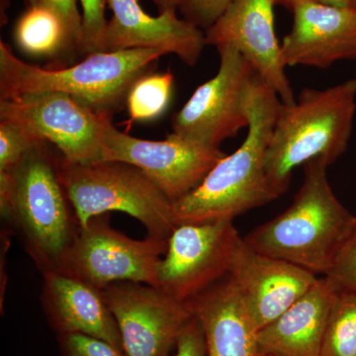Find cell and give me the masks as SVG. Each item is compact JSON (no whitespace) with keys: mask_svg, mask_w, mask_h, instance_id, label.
Wrapping results in <instances>:
<instances>
[{"mask_svg":"<svg viewBox=\"0 0 356 356\" xmlns=\"http://www.w3.org/2000/svg\"><path fill=\"white\" fill-rule=\"evenodd\" d=\"M248 134L191 193L173 203L177 226L234 221L248 211L280 197L267 177L266 154L281 100L255 74L245 92Z\"/></svg>","mask_w":356,"mask_h":356,"instance_id":"cell-1","label":"cell"},{"mask_svg":"<svg viewBox=\"0 0 356 356\" xmlns=\"http://www.w3.org/2000/svg\"><path fill=\"white\" fill-rule=\"evenodd\" d=\"M60 159L46 140L13 170L0 172V211L42 275L65 273L81 225L58 177Z\"/></svg>","mask_w":356,"mask_h":356,"instance_id":"cell-2","label":"cell"},{"mask_svg":"<svg viewBox=\"0 0 356 356\" xmlns=\"http://www.w3.org/2000/svg\"><path fill=\"white\" fill-rule=\"evenodd\" d=\"M323 159L303 165L304 180L291 205L243 238L261 254L327 275L355 217L339 202Z\"/></svg>","mask_w":356,"mask_h":356,"instance_id":"cell-3","label":"cell"},{"mask_svg":"<svg viewBox=\"0 0 356 356\" xmlns=\"http://www.w3.org/2000/svg\"><path fill=\"white\" fill-rule=\"evenodd\" d=\"M356 112V79L325 89L304 88L292 104L281 102L266 154V170L278 195L295 168L315 159L331 165L346 151Z\"/></svg>","mask_w":356,"mask_h":356,"instance_id":"cell-4","label":"cell"},{"mask_svg":"<svg viewBox=\"0 0 356 356\" xmlns=\"http://www.w3.org/2000/svg\"><path fill=\"white\" fill-rule=\"evenodd\" d=\"M163 51L131 49L90 54L65 69L28 64L0 41V99L37 92L72 96L98 113L113 117L126 106L131 88L151 72Z\"/></svg>","mask_w":356,"mask_h":356,"instance_id":"cell-5","label":"cell"},{"mask_svg":"<svg viewBox=\"0 0 356 356\" xmlns=\"http://www.w3.org/2000/svg\"><path fill=\"white\" fill-rule=\"evenodd\" d=\"M58 177L79 225L111 211L137 219L147 235L168 240L177 228L173 201L135 165L122 161L69 163L60 159Z\"/></svg>","mask_w":356,"mask_h":356,"instance_id":"cell-6","label":"cell"},{"mask_svg":"<svg viewBox=\"0 0 356 356\" xmlns=\"http://www.w3.org/2000/svg\"><path fill=\"white\" fill-rule=\"evenodd\" d=\"M0 121L17 124L55 145L65 163L86 165L104 161L112 118L72 96L49 91L0 99Z\"/></svg>","mask_w":356,"mask_h":356,"instance_id":"cell-7","label":"cell"},{"mask_svg":"<svg viewBox=\"0 0 356 356\" xmlns=\"http://www.w3.org/2000/svg\"><path fill=\"white\" fill-rule=\"evenodd\" d=\"M168 243L149 235L144 240H133L112 228L109 214L99 215L79 229L65 273L100 291L121 281L156 286L159 264Z\"/></svg>","mask_w":356,"mask_h":356,"instance_id":"cell-8","label":"cell"},{"mask_svg":"<svg viewBox=\"0 0 356 356\" xmlns=\"http://www.w3.org/2000/svg\"><path fill=\"white\" fill-rule=\"evenodd\" d=\"M217 51L220 67L216 76L201 84L172 120L173 135L210 147H219L225 140L248 129L245 92L257 74L232 47Z\"/></svg>","mask_w":356,"mask_h":356,"instance_id":"cell-9","label":"cell"},{"mask_svg":"<svg viewBox=\"0 0 356 356\" xmlns=\"http://www.w3.org/2000/svg\"><path fill=\"white\" fill-rule=\"evenodd\" d=\"M241 238L233 221L179 225L159 262L156 287L186 303L228 275Z\"/></svg>","mask_w":356,"mask_h":356,"instance_id":"cell-10","label":"cell"},{"mask_svg":"<svg viewBox=\"0 0 356 356\" xmlns=\"http://www.w3.org/2000/svg\"><path fill=\"white\" fill-rule=\"evenodd\" d=\"M102 294L118 325L124 356H170L193 318L187 303L153 285L121 281Z\"/></svg>","mask_w":356,"mask_h":356,"instance_id":"cell-11","label":"cell"},{"mask_svg":"<svg viewBox=\"0 0 356 356\" xmlns=\"http://www.w3.org/2000/svg\"><path fill=\"white\" fill-rule=\"evenodd\" d=\"M226 154L219 147L202 146L170 134L166 140L138 139L109 123L103 161L135 165L175 202L194 189Z\"/></svg>","mask_w":356,"mask_h":356,"instance_id":"cell-12","label":"cell"},{"mask_svg":"<svg viewBox=\"0 0 356 356\" xmlns=\"http://www.w3.org/2000/svg\"><path fill=\"white\" fill-rule=\"evenodd\" d=\"M276 0H232L226 10L205 31L206 44L232 47L280 96L281 102H296L288 79L281 44L276 36Z\"/></svg>","mask_w":356,"mask_h":356,"instance_id":"cell-13","label":"cell"},{"mask_svg":"<svg viewBox=\"0 0 356 356\" xmlns=\"http://www.w3.org/2000/svg\"><path fill=\"white\" fill-rule=\"evenodd\" d=\"M257 332L280 317L317 283L315 274L257 252L243 238L229 273Z\"/></svg>","mask_w":356,"mask_h":356,"instance_id":"cell-14","label":"cell"},{"mask_svg":"<svg viewBox=\"0 0 356 356\" xmlns=\"http://www.w3.org/2000/svg\"><path fill=\"white\" fill-rule=\"evenodd\" d=\"M111 9L100 51L131 49H154L166 55L173 54L185 65L197 64L206 44L205 32L168 10L151 16L143 10L138 0H106Z\"/></svg>","mask_w":356,"mask_h":356,"instance_id":"cell-15","label":"cell"},{"mask_svg":"<svg viewBox=\"0 0 356 356\" xmlns=\"http://www.w3.org/2000/svg\"><path fill=\"white\" fill-rule=\"evenodd\" d=\"M289 9L293 25L281 44L286 67L356 60V8L299 1Z\"/></svg>","mask_w":356,"mask_h":356,"instance_id":"cell-16","label":"cell"},{"mask_svg":"<svg viewBox=\"0 0 356 356\" xmlns=\"http://www.w3.org/2000/svg\"><path fill=\"white\" fill-rule=\"evenodd\" d=\"M41 302L58 336L81 334L102 339L123 353L118 325L100 290L67 273L43 274Z\"/></svg>","mask_w":356,"mask_h":356,"instance_id":"cell-17","label":"cell"},{"mask_svg":"<svg viewBox=\"0 0 356 356\" xmlns=\"http://www.w3.org/2000/svg\"><path fill=\"white\" fill-rule=\"evenodd\" d=\"M337 292L327 277L318 278L310 291L257 332V355L320 356Z\"/></svg>","mask_w":356,"mask_h":356,"instance_id":"cell-18","label":"cell"},{"mask_svg":"<svg viewBox=\"0 0 356 356\" xmlns=\"http://www.w3.org/2000/svg\"><path fill=\"white\" fill-rule=\"evenodd\" d=\"M202 325L207 356H254L257 334L229 274L186 302Z\"/></svg>","mask_w":356,"mask_h":356,"instance_id":"cell-19","label":"cell"},{"mask_svg":"<svg viewBox=\"0 0 356 356\" xmlns=\"http://www.w3.org/2000/svg\"><path fill=\"white\" fill-rule=\"evenodd\" d=\"M14 38L21 51L33 57L51 58L77 49L69 28L60 14L42 0H27Z\"/></svg>","mask_w":356,"mask_h":356,"instance_id":"cell-20","label":"cell"},{"mask_svg":"<svg viewBox=\"0 0 356 356\" xmlns=\"http://www.w3.org/2000/svg\"><path fill=\"white\" fill-rule=\"evenodd\" d=\"M320 356H356V294L337 292Z\"/></svg>","mask_w":356,"mask_h":356,"instance_id":"cell-21","label":"cell"},{"mask_svg":"<svg viewBox=\"0 0 356 356\" xmlns=\"http://www.w3.org/2000/svg\"><path fill=\"white\" fill-rule=\"evenodd\" d=\"M173 88L172 72L147 74L136 81L126 102L129 114L134 121L154 120L165 113Z\"/></svg>","mask_w":356,"mask_h":356,"instance_id":"cell-22","label":"cell"},{"mask_svg":"<svg viewBox=\"0 0 356 356\" xmlns=\"http://www.w3.org/2000/svg\"><path fill=\"white\" fill-rule=\"evenodd\" d=\"M41 142L44 140L17 124L0 121V172L13 170Z\"/></svg>","mask_w":356,"mask_h":356,"instance_id":"cell-23","label":"cell"},{"mask_svg":"<svg viewBox=\"0 0 356 356\" xmlns=\"http://www.w3.org/2000/svg\"><path fill=\"white\" fill-rule=\"evenodd\" d=\"M325 277L339 291L356 294V217Z\"/></svg>","mask_w":356,"mask_h":356,"instance_id":"cell-24","label":"cell"},{"mask_svg":"<svg viewBox=\"0 0 356 356\" xmlns=\"http://www.w3.org/2000/svg\"><path fill=\"white\" fill-rule=\"evenodd\" d=\"M83 14L81 51L86 55L98 53L108 21L105 18L106 0H79Z\"/></svg>","mask_w":356,"mask_h":356,"instance_id":"cell-25","label":"cell"},{"mask_svg":"<svg viewBox=\"0 0 356 356\" xmlns=\"http://www.w3.org/2000/svg\"><path fill=\"white\" fill-rule=\"evenodd\" d=\"M58 343L62 356H124L111 344L86 334H60Z\"/></svg>","mask_w":356,"mask_h":356,"instance_id":"cell-26","label":"cell"},{"mask_svg":"<svg viewBox=\"0 0 356 356\" xmlns=\"http://www.w3.org/2000/svg\"><path fill=\"white\" fill-rule=\"evenodd\" d=\"M231 2L232 0H182L178 10L185 20L206 31L216 22Z\"/></svg>","mask_w":356,"mask_h":356,"instance_id":"cell-27","label":"cell"},{"mask_svg":"<svg viewBox=\"0 0 356 356\" xmlns=\"http://www.w3.org/2000/svg\"><path fill=\"white\" fill-rule=\"evenodd\" d=\"M175 356H207L205 334L202 325L195 316L180 334Z\"/></svg>","mask_w":356,"mask_h":356,"instance_id":"cell-28","label":"cell"},{"mask_svg":"<svg viewBox=\"0 0 356 356\" xmlns=\"http://www.w3.org/2000/svg\"><path fill=\"white\" fill-rule=\"evenodd\" d=\"M51 8L55 9L64 19L74 38L77 49L81 51L83 44V20L77 7V0H42Z\"/></svg>","mask_w":356,"mask_h":356,"instance_id":"cell-29","label":"cell"},{"mask_svg":"<svg viewBox=\"0 0 356 356\" xmlns=\"http://www.w3.org/2000/svg\"><path fill=\"white\" fill-rule=\"evenodd\" d=\"M299 1L313 2V3L325 4L339 7H348V8H356V0H276L277 6H283L290 8L293 3Z\"/></svg>","mask_w":356,"mask_h":356,"instance_id":"cell-30","label":"cell"},{"mask_svg":"<svg viewBox=\"0 0 356 356\" xmlns=\"http://www.w3.org/2000/svg\"><path fill=\"white\" fill-rule=\"evenodd\" d=\"M153 2L158 8L159 13H163L168 10H178L182 0H153Z\"/></svg>","mask_w":356,"mask_h":356,"instance_id":"cell-31","label":"cell"},{"mask_svg":"<svg viewBox=\"0 0 356 356\" xmlns=\"http://www.w3.org/2000/svg\"><path fill=\"white\" fill-rule=\"evenodd\" d=\"M254 356H283V355H276V353H259V355H255Z\"/></svg>","mask_w":356,"mask_h":356,"instance_id":"cell-32","label":"cell"}]
</instances>
